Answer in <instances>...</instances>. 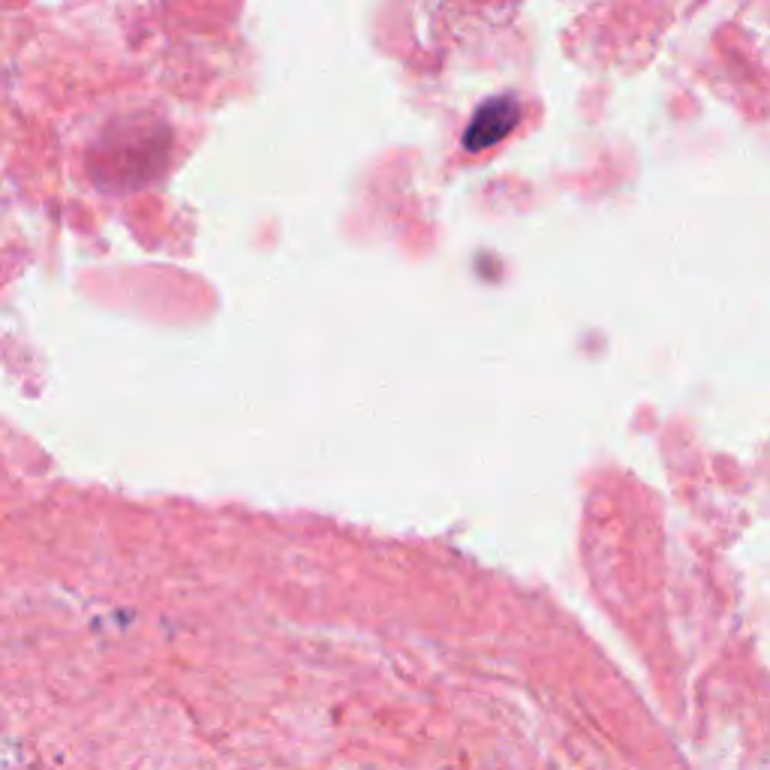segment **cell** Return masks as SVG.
<instances>
[{
	"label": "cell",
	"mask_w": 770,
	"mask_h": 770,
	"mask_svg": "<svg viewBox=\"0 0 770 770\" xmlns=\"http://www.w3.org/2000/svg\"><path fill=\"white\" fill-rule=\"evenodd\" d=\"M517 124V103L512 97H496L491 103H484L482 109L475 111L470 130L463 132V145L470 151H484L496 145L503 136L512 132Z\"/></svg>",
	"instance_id": "cell-1"
}]
</instances>
